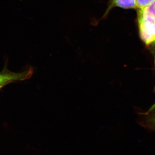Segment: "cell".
Here are the masks:
<instances>
[{"label": "cell", "instance_id": "6da1fadb", "mask_svg": "<svg viewBox=\"0 0 155 155\" xmlns=\"http://www.w3.org/2000/svg\"><path fill=\"white\" fill-rule=\"evenodd\" d=\"M138 23L143 41L148 45L155 42V20L138 15Z\"/></svg>", "mask_w": 155, "mask_h": 155}, {"label": "cell", "instance_id": "7a4b0ae2", "mask_svg": "<svg viewBox=\"0 0 155 155\" xmlns=\"http://www.w3.org/2000/svg\"><path fill=\"white\" fill-rule=\"evenodd\" d=\"M33 68L31 67L24 72L18 73L4 70L0 72V88L12 82L29 79L33 75Z\"/></svg>", "mask_w": 155, "mask_h": 155}, {"label": "cell", "instance_id": "3957f363", "mask_svg": "<svg viewBox=\"0 0 155 155\" xmlns=\"http://www.w3.org/2000/svg\"><path fill=\"white\" fill-rule=\"evenodd\" d=\"M142 115L143 125L145 127L155 131V104Z\"/></svg>", "mask_w": 155, "mask_h": 155}, {"label": "cell", "instance_id": "277c9868", "mask_svg": "<svg viewBox=\"0 0 155 155\" xmlns=\"http://www.w3.org/2000/svg\"><path fill=\"white\" fill-rule=\"evenodd\" d=\"M110 5L105 15L114 7L125 9L137 8L136 0H110Z\"/></svg>", "mask_w": 155, "mask_h": 155}, {"label": "cell", "instance_id": "5b68a950", "mask_svg": "<svg viewBox=\"0 0 155 155\" xmlns=\"http://www.w3.org/2000/svg\"><path fill=\"white\" fill-rule=\"evenodd\" d=\"M138 15L155 20V1L145 8L139 10Z\"/></svg>", "mask_w": 155, "mask_h": 155}, {"label": "cell", "instance_id": "8992f818", "mask_svg": "<svg viewBox=\"0 0 155 155\" xmlns=\"http://www.w3.org/2000/svg\"><path fill=\"white\" fill-rule=\"evenodd\" d=\"M155 0H136L137 8L139 10H143L150 5Z\"/></svg>", "mask_w": 155, "mask_h": 155}, {"label": "cell", "instance_id": "52a82bcc", "mask_svg": "<svg viewBox=\"0 0 155 155\" xmlns=\"http://www.w3.org/2000/svg\"></svg>", "mask_w": 155, "mask_h": 155}, {"label": "cell", "instance_id": "ba28073f", "mask_svg": "<svg viewBox=\"0 0 155 155\" xmlns=\"http://www.w3.org/2000/svg\"><path fill=\"white\" fill-rule=\"evenodd\" d=\"M1 88H0V90H1Z\"/></svg>", "mask_w": 155, "mask_h": 155}]
</instances>
